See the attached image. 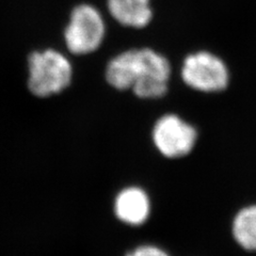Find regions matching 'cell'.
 Listing matches in <instances>:
<instances>
[{"label": "cell", "mask_w": 256, "mask_h": 256, "mask_svg": "<svg viewBox=\"0 0 256 256\" xmlns=\"http://www.w3.org/2000/svg\"><path fill=\"white\" fill-rule=\"evenodd\" d=\"M172 66L166 56L150 47L130 48L112 57L105 78L118 91H132L140 100H156L169 92Z\"/></svg>", "instance_id": "obj_1"}, {"label": "cell", "mask_w": 256, "mask_h": 256, "mask_svg": "<svg viewBox=\"0 0 256 256\" xmlns=\"http://www.w3.org/2000/svg\"><path fill=\"white\" fill-rule=\"evenodd\" d=\"M73 72L66 52L52 47L34 50L27 57V89L34 98H52L70 86Z\"/></svg>", "instance_id": "obj_2"}, {"label": "cell", "mask_w": 256, "mask_h": 256, "mask_svg": "<svg viewBox=\"0 0 256 256\" xmlns=\"http://www.w3.org/2000/svg\"><path fill=\"white\" fill-rule=\"evenodd\" d=\"M180 77L191 90L203 94H218L228 89L232 74L228 64L218 54L200 50L184 58Z\"/></svg>", "instance_id": "obj_3"}, {"label": "cell", "mask_w": 256, "mask_h": 256, "mask_svg": "<svg viewBox=\"0 0 256 256\" xmlns=\"http://www.w3.org/2000/svg\"><path fill=\"white\" fill-rule=\"evenodd\" d=\"M105 36L106 22L95 6L82 2L72 9L63 30L68 54L79 57L95 52L102 46Z\"/></svg>", "instance_id": "obj_4"}, {"label": "cell", "mask_w": 256, "mask_h": 256, "mask_svg": "<svg viewBox=\"0 0 256 256\" xmlns=\"http://www.w3.org/2000/svg\"><path fill=\"white\" fill-rule=\"evenodd\" d=\"M152 142L166 158L187 156L198 140V128L174 112L160 116L152 127Z\"/></svg>", "instance_id": "obj_5"}, {"label": "cell", "mask_w": 256, "mask_h": 256, "mask_svg": "<svg viewBox=\"0 0 256 256\" xmlns=\"http://www.w3.org/2000/svg\"><path fill=\"white\" fill-rule=\"evenodd\" d=\"M110 18L126 28L143 29L153 18L152 0H106Z\"/></svg>", "instance_id": "obj_6"}, {"label": "cell", "mask_w": 256, "mask_h": 256, "mask_svg": "<svg viewBox=\"0 0 256 256\" xmlns=\"http://www.w3.org/2000/svg\"><path fill=\"white\" fill-rule=\"evenodd\" d=\"M114 210L116 217L132 226H139L148 217L150 201L146 192L140 188H127L116 200Z\"/></svg>", "instance_id": "obj_7"}, {"label": "cell", "mask_w": 256, "mask_h": 256, "mask_svg": "<svg viewBox=\"0 0 256 256\" xmlns=\"http://www.w3.org/2000/svg\"><path fill=\"white\" fill-rule=\"evenodd\" d=\"M233 236L236 242L246 251H256V204L239 210L233 220Z\"/></svg>", "instance_id": "obj_8"}, {"label": "cell", "mask_w": 256, "mask_h": 256, "mask_svg": "<svg viewBox=\"0 0 256 256\" xmlns=\"http://www.w3.org/2000/svg\"><path fill=\"white\" fill-rule=\"evenodd\" d=\"M127 256H169L164 251L153 246H143L136 249Z\"/></svg>", "instance_id": "obj_9"}]
</instances>
